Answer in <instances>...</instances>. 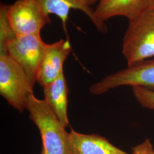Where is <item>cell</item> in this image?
Wrapping results in <instances>:
<instances>
[{"mask_svg":"<svg viewBox=\"0 0 154 154\" xmlns=\"http://www.w3.org/2000/svg\"><path fill=\"white\" fill-rule=\"evenodd\" d=\"M27 110L30 119L41 134L42 152L44 154H70V133L66 131L49 105L32 94L28 97Z\"/></svg>","mask_w":154,"mask_h":154,"instance_id":"cell-1","label":"cell"},{"mask_svg":"<svg viewBox=\"0 0 154 154\" xmlns=\"http://www.w3.org/2000/svg\"><path fill=\"white\" fill-rule=\"evenodd\" d=\"M128 22L123 38L122 53L127 66H130L154 56V11Z\"/></svg>","mask_w":154,"mask_h":154,"instance_id":"cell-2","label":"cell"},{"mask_svg":"<svg viewBox=\"0 0 154 154\" xmlns=\"http://www.w3.org/2000/svg\"><path fill=\"white\" fill-rule=\"evenodd\" d=\"M33 87L22 67L7 54L0 55V94L9 104L22 112L27 110Z\"/></svg>","mask_w":154,"mask_h":154,"instance_id":"cell-3","label":"cell"},{"mask_svg":"<svg viewBox=\"0 0 154 154\" xmlns=\"http://www.w3.org/2000/svg\"><path fill=\"white\" fill-rule=\"evenodd\" d=\"M46 44L41 34L16 35L6 44L1 54H7L22 67L34 87Z\"/></svg>","mask_w":154,"mask_h":154,"instance_id":"cell-4","label":"cell"},{"mask_svg":"<svg viewBox=\"0 0 154 154\" xmlns=\"http://www.w3.org/2000/svg\"><path fill=\"white\" fill-rule=\"evenodd\" d=\"M123 86H141L154 91V59L139 62L109 75L93 84L89 91L98 95Z\"/></svg>","mask_w":154,"mask_h":154,"instance_id":"cell-5","label":"cell"},{"mask_svg":"<svg viewBox=\"0 0 154 154\" xmlns=\"http://www.w3.org/2000/svg\"><path fill=\"white\" fill-rule=\"evenodd\" d=\"M6 17L17 35L38 34L51 23L49 15L35 0H17L8 6Z\"/></svg>","mask_w":154,"mask_h":154,"instance_id":"cell-6","label":"cell"},{"mask_svg":"<svg viewBox=\"0 0 154 154\" xmlns=\"http://www.w3.org/2000/svg\"><path fill=\"white\" fill-rule=\"evenodd\" d=\"M154 0H101L94 9L99 23L107 28L105 22L116 16L134 20L148 11H153Z\"/></svg>","mask_w":154,"mask_h":154,"instance_id":"cell-7","label":"cell"},{"mask_svg":"<svg viewBox=\"0 0 154 154\" xmlns=\"http://www.w3.org/2000/svg\"><path fill=\"white\" fill-rule=\"evenodd\" d=\"M71 51L69 39H61L53 44H46L37 78L41 86L43 88L55 80L63 71V63Z\"/></svg>","mask_w":154,"mask_h":154,"instance_id":"cell-8","label":"cell"},{"mask_svg":"<svg viewBox=\"0 0 154 154\" xmlns=\"http://www.w3.org/2000/svg\"><path fill=\"white\" fill-rule=\"evenodd\" d=\"M70 154H132L118 149L106 138L96 134H83L72 129Z\"/></svg>","mask_w":154,"mask_h":154,"instance_id":"cell-9","label":"cell"},{"mask_svg":"<svg viewBox=\"0 0 154 154\" xmlns=\"http://www.w3.org/2000/svg\"><path fill=\"white\" fill-rule=\"evenodd\" d=\"M43 88L45 100L66 128L69 125L67 116L68 86L63 71L55 80L45 85Z\"/></svg>","mask_w":154,"mask_h":154,"instance_id":"cell-10","label":"cell"},{"mask_svg":"<svg viewBox=\"0 0 154 154\" xmlns=\"http://www.w3.org/2000/svg\"><path fill=\"white\" fill-rule=\"evenodd\" d=\"M49 15L55 14L61 19L63 27L67 33L66 23L71 9H78L84 13L81 6L74 0H35Z\"/></svg>","mask_w":154,"mask_h":154,"instance_id":"cell-11","label":"cell"},{"mask_svg":"<svg viewBox=\"0 0 154 154\" xmlns=\"http://www.w3.org/2000/svg\"><path fill=\"white\" fill-rule=\"evenodd\" d=\"M7 5L1 4L0 9V26H1V38L0 46L1 51L4 49L6 44L16 35L13 32L8 21L6 17Z\"/></svg>","mask_w":154,"mask_h":154,"instance_id":"cell-12","label":"cell"},{"mask_svg":"<svg viewBox=\"0 0 154 154\" xmlns=\"http://www.w3.org/2000/svg\"><path fill=\"white\" fill-rule=\"evenodd\" d=\"M132 89L134 97L140 105L154 110V91L141 86H133Z\"/></svg>","mask_w":154,"mask_h":154,"instance_id":"cell-13","label":"cell"},{"mask_svg":"<svg viewBox=\"0 0 154 154\" xmlns=\"http://www.w3.org/2000/svg\"><path fill=\"white\" fill-rule=\"evenodd\" d=\"M77 4L81 6L84 11V13L88 17L91 21L93 23L97 29L101 33H105L107 32V28H105L102 26L97 20L94 14V10H93L91 6L99 2L101 0H74Z\"/></svg>","mask_w":154,"mask_h":154,"instance_id":"cell-14","label":"cell"},{"mask_svg":"<svg viewBox=\"0 0 154 154\" xmlns=\"http://www.w3.org/2000/svg\"><path fill=\"white\" fill-rule=\"evenodd\" d=\"M132 154H154V149L149 139L147 138L138 146L132 147Z\"/></svg>","mask_w":154,"mask_h":154,"instance_id":"cell-15","label":"cell"},{"mask_svg":"<svg viewBox=\"0 0 154 154\" xmlns=\"http://www.w3.org/2000/svg\"><path fill=\"white\" fill-rule=\"evenodd\" d=\"M44 154V153H43V152H41V154Z\"/></svg>","mask_w":154,"mask_h":154,"instance_id":"cell-16","label":"cell"},{"mask_svg":"<svg viewBox=\"0 0 154 154\" xmlns=\"http://www.w3.org/2000/svg\"><path fill=\"white\" fill-rule=\"evenodd\" d=\"M153 11H154V9H153Z\"/></svg>","mask_w":154,"mask_h":154,"instance_id":"cell-17","label":"cell"}]
</instances>
